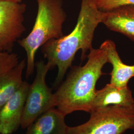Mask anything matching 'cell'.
<instances>
[{"label": "cell", "instance_id": "cell-12", "mask_svg": "<svg viewBox=\"0 0 134 134\" xmlns=\"http://www.w3.org/2000/svg\"><path fill=\"white\" fill-rule=\"evenodd\" d=\"M25 68L26 61L24 59L0 78V111L23 83V74Z\"/></svg>", "mask_w": 134, "mask_h": 134}, {"label": "cell", "instance_id": "cell-1", "mask_svg": "<svg viewBox=\"0 0 134 134\" xmlns=\"http://www.w3.org/2000/svg\"><path fill=\"white\" fill-rule=\"evenodd\" d=\"M103 13L97 7L96 0H81L77 24L71 32L60 38L50 40L41 47L51 69L57 67L54 86L61 83L78 51L81 50L83 61L87 57V52L93 48L94 32L102 22Z\"/></svg>", "mask_w": 134, "mask_h": 134}, {"label": "cell", "instance_id": "cell-9", "mask_svg": "<svg viewBox=\"0 0 134 134\" xmlns=\"http://www.w3.org/2000/svg\"><path fill=\"white\" fill-rule=\"evenodd\" d=\"M100 48L105 52L108 63L113 67L110 73V83L118 87L128 86L131 79L134 77V65H127L121 61L117 51L115 43L106 40L102 43Z\"/></svg>", "mask_w": 134, "mask_h": 134}, {"label": "cell", "instance_id": "cell-11", "mask_svg": "<svg viewBox=\"0 0 134 134\" xmlns=\"http://www.w3.org/2000/svg\"><path fill=\"white\" fill-rule=\"evenodd\" d=\"M112 105L123 106L134 105V97L128 86L120 87L110 83L102 89L96 90L91 112Z\"/></svg>", "mask_w": 134, "mask_h": 134}, {"label": "cell", "instance_id": "cell-4", "mask_svg": "<svg viewBox=\"0 0 134 134\" xmlns=\"http://www.w3.org/2000/svg\"><path fill=\"white\" fill-rule=\"evenodd\" d=\"M90 114L86 123L69 127L68 134H123L134 130V105L107 106Z\"/></svg>", "mask_w": 134, "mask_h": 134}, {"label": "cell", "instance_id": "cell-15", "mask_svg": "<svg viewBox=\"0 0 134 134\" xmlns=\"http://www.w3.org/2000/svg\"><path fill=\"white\" fill-rule=\"evenodd\" d=\"M2 1H12L16 3H22L23 0H2Z\"/></svg>", "mask_w": 134, "mask_h": 134}, {"label": "cell", "instance_id": "cell-14", "mask_svg": "<svg viewBox=\"0 0 134 134\" xmlns=\"http://www.w3.org/2000/svg\"><path fill=\"white\" fill-rule=\"evenodd\" d=\"M96 4L99 10L107 12L123 5H134V0H96Z\"/></svg>", "mask_w": 134, "mask_h": 134}, {"label": "cell", "instance_id": "cell-3", "mask_svg": "<svg viewBox=\"0 0 134 134\" xmlns=\"http://www.w3.org/2000/svg\"><path fill=\"white\" fill-rule=\"evenodd\" d=\"M37 13L33 28L29 35L18 41L26 54V75L31 76L35 68V55L39 48L50 40L64 34L63 24L67 14L63 0H36Z\"/></svg>", "mask_w": 134, "mask_h": 134}, {"label": "cell", "instance_id": "cell-7", "mask_svg": "<svg viewBox=\"0 0 134 134\" xmlns=\"http://www.w3.org/2000/svg\"><path fill=\"white\" fill-rule=\"evenodd\" d=\"M29 84L23 81L0 111V134H11L21 125Z\"/></svg>", "mask_w": 134, "mask_h": 134}, {"label": "cell", "instance_id": "cell-13", "mask_svg": "<svg viewBox=\"0 0 134 134\" xmlns=\"http://www.w3.org/2000/svg\"><path fill=\"white\" fill-rule=\"evenodd\" d=\"M19 58L15 53L0 51V78L19 63Z\"/></svg>", "mask_w": 134, "mask_h": 134}, {"label": "cell", "instance_id": "cell-6", "mask_svg": "<svg viewBox=\"0 0 134 134\" xmlns=\"http://www.w3.org/2000/svg\"><path fill=\"white\" fill-rule=\"evenodd\" d=\"M23 3L0 0V51L11 52L14 43L25 31Z\"/></svg>", "mask_w": 134, "mask_h": 134}, {"label": "cell", "instance_id": "cell-2", "mask_svg": "<svg viewBox=\"0 0 134 134\" xmlns=\"http://www.w3.org/2000/svg\"><path fill=\"white\" fill-rule=\"evenodd\" d=\"M82 66L72 67L66 80L54 94L56 107L65 115L77 111L91 113L96 96V84L104 74L102 69L107 61L104 50L92 48Z\"/></svg>", "mask_w": 134, "mask_h": 134}, {"label": "cell", "instance_id": "cell-8", "mask_svg": "<svg viewBox=\"0 0 134 134\" xmlns=\"http://www.w3.org/2000/svg\"><path fill=\"white\" fill-rule=\"evenodd\" d=\"M101 23L134 42V5H123L103 12Z\"/></svg>", "mask_w": 134, "mask_h": 134}, {"label": "cell", "instance_id": "cell-10", "mask_svg": "<svg viewBox=\"0 0 134 134\" xmlns=\"http://www.w3.org/2000/svg\"><path fill=\"white\" fill-rule=\"evenodd\" d=\"M65 116L57 108L45 112L26 128L25 134H68Z\"/></svg>", "mask_w": 134, "mask_h": 134}, {"label": "cell", "instance_id": "cell-5", "mask_svg": "<svg viewBox=\"0 0 134 134\" xmlns=\"http://www.w3.org/2000/svg\"><path fill=\"white\" fill-rule=\"evenodd\" d=\"M36 76L29 85L20 126L26 129L39 116L56 106V101L52 90L46 81L51 67L43 61L35 63Z\"/></svg>", "mask_w": 134, "mask_h": 134}]
</instances>
